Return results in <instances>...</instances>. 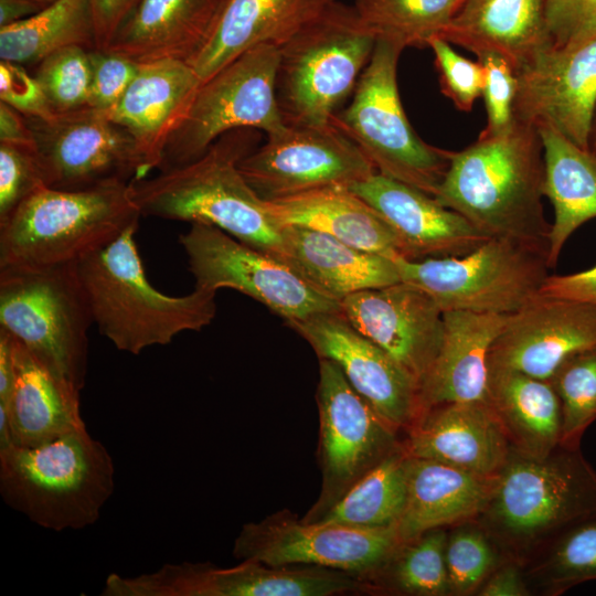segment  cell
Returning a JSON list of instances; mask_svg holds the SVG:
<instances>
[{"instance_id": "681fc988", "label": "cell", "mask_w": 596, "mask_h": 596, "mask_svg": "<svg viewBox=\"0 0 596 596\" xmlns=\"http://www.w3.org/2000/svg\"><path fill=\"white\" fill-rule=\"evenodd\" d=\"M477 596H530L533 595L524 566L504 558L476 592Z\"/></svg>"}, {"instance_id": "f5cc1de1", "label": "cell", "mask_w": 596, "mask_h": 596, "mask_svg": "<svg viewBox=\"0 0 596 596\" xmlns=\"http://www.w3.org/2000/svg\"><path fill=\"white\" fill-rule=\"evenodd\" d=\"M42 8L33 0H0V28L24 20Z\"/></svg>"}, {"instance_id": "7a4b0ae2", "label": "cell", "mask_w": 596, "mask_h": 596, "mask_svg": "<svg viewBox=\"0 0 596 596\" xmlns=\"http://www.w3.org/2000/svg\"><path fill=\"white\" fill-rule=\"evenodd\" d=\"M259 130L240 128L217 138L198 159L152 178L130 182L141 215L204 223L278 258L284 253L280 226L247 183L240 161L259 141Z\"/></svg>"}, {"instance_id": "d4e9b609", "label": "cell", "mask_w": 596, "mask_h": 596, "mask_svg": "<svg viewBox=\"0 0 596 596\" xmlns=\"http://www.w3.org/2000/svg\"><path fill=\"white\" fill-rule=\"evenodd\" d=\"M547 0H462L438 36L478 56L503 57L515 74L551 47Z\"/></svg>"}, {"instance_id": "836d02e7", "label": "cell", "mask_w": 596, "mask_h": 596, "mask_svg": "<svg viewBox=\"0 0 596 596\" xmlns=\"http://www.w3.org/2000/svg\"><path fill=\"white\" fill-rule=\"evenodd\" d=\"M73 45L97 50L89 0H55L35 14L0 28V58L25 67Z\"/></svg>"}, {"instance_id": "3957f363", "label": "cell", "mask_w": 596, "mask_h": 596, "mask_svg": "<svg viewBox=\"0 0 596 596\" xmlns=\"http://www.w3.org/2000/svg\"><path fill=\"white\" fill-rule=\"evenodd\" d=\"M595 513L596 471L581 448L558 446L545 457H532L512 447L475 520L504 557L524 566Z\"/></svg>"}, {"instance_id": "44dd1931", "label": "cell", "mask_w": 596, "mask_h": 596, "mask_svg": "<svg viewBox=\"0 0 596 596\" xmlns=\"http://www.w3.org/2000/svg\"><path fill=\"white\" fill-rule=\"evenodd\" d=\"M350 189L387 222L401 243L403 258L458 257L490 238L434 196L381 173Z\"/></svg>"}, {"instance_id": "f1b7e54d", "label": "cell", "mask_w": 596, "mask_h": 596, "mask_svg": "<svg viewBox=\"0 0 596 596\" xmlns=\"http://www.w3.org/2000/svg\"><path fill=\"white\" fill-rule=\"evenodd\" d=\"M13 361L11 395L7 404H0L8 413L13 445L35 447L86 427L79 411V391L14 338Z\"/></svg>"}, {"instance_id": "d6986e66", "label": "cell", "mask_w": 596, "mask_h": 596, "mask_svg": "<svg viewBox=\"0 0 596 596\" xmlns=\"http://www.w3.org/2000/svg\"><path fill=\"white\" fill-rule=\"evenodd\" d=\"M593 347L595 306L538 294L508 316L488 365L549 381L568 358Z\"/></svg>"}, {"instance_id": "e0dca14e", "label": "cell", "mask_w": 596, "mask_h": 596, "mask_svg": "<svg viewBox=\"0 0 596 596\" xmlns=\"http://www.w3.org/2000/svg\"><path fill=\"white\" fill-rule=\"evenodd\" d=\"M315 350L334 362L350 385L396 429L419 416V384L385 350L358 331L340 311L286 322Z\"/></svg>"}, {"instance_id": "5b68a950", "label": "cell", "mask_w": 596, "mask_h": 596, "mask_svg": "<svg viewBox=\"0 0 596 596\" xmlns=\"http://www.w3.org/2000/svg\"><path fill=\"white\" fill-rule=\"evenodd\" d=\"M114 488L113 458L86 427L40 446L0 450L2 500L47 530L93 525Z\"/></svg>"}, {"instance_id": "7dc6e473", "label": "cell", "mask_w": 596, "mask_h": 596, "mask_svg": "<svg viewBox=\"0 0 596 596\" xmlns=\"http://www.w3.org/2000/svg\"><path fill=\"white\" fill-rule=\"evenodd\" d=\"M0 100L25 117H46L53 114L34 75L21 64L2 60Z\"/></svg>"}, {"instance_id": "74e56055", "label": "cell", "mask_w": 596, "mask_h": 596, "mask_svg": "<svg viewBox=\"0 0 596 596\" xmlns=\"http://www.w3.org/2000/svg\"><path fill=\"white\" fill-rule=\"evenodd\" d=\"M462 0H354L361 21L376 39L402 47L428 46Z\"/></svg>"}, {"instance_id": "ba28073f", "label": "cell", "mask_w": 596, "mask_h": 596, "mask_svg": "<svg viewBox=\"0 0 596 596\" xmlns=\"http://www.w3.org/2000/svg\"><path fill=\"white\" fill-rule=\"evenodd\" d=\"M93 323L76 263L0 269V329L79 392Z\"/></svg>"}, {"instance_id": "c3c4849f", "label": "cell", "mask_w": 596, "mask_h": 596, "mask_svg": "<svg viewBox=\"0 0 596 596\" xmlns=\"http://www.w3.org/2000/svg\"><path fill=\"white\" fill-rule=\"evenodd\" d=\"M540 295L572 299L596 307V265L567 275H549Z\"/></svg>"}, {"instance_id": "f546056e", "label": "cell", "mask_w": 596, "mask_h": 596, "mask_svg": "<svg viewBox=\"0 0 596 596\" xmlns=\"http://www.w3.org/2000/svg\"><path fill=\"white\" fill-rule=\"evenodd\" d=\"M265 205L279 226L307 227L365 252L402 257L401 243L387 222L348 187L316 189Z\"/></svg>"}, {"instance_id": "ab89813d", "label": "cell", "mask_w": 596, "mask_h": 596, "mask_svg": "<svg viewBox=\"0 0 596 596\" xmlns=\"http://www.w3.org/2000/svg\"><path fill=\"white\" fill-rule=\"evenodd\" d=\"M445 545L450 595H475L507 557L476 520L449 528Z\"/></svg>"}, {"instance_id": "9a60e30c", "label": "cell", "mask_w": 596, "mask_h": 596, "mask_svg": "<svg viewBox=\"0 0 596 596\" xmlns=\"http://www.w3.org/2000/svg\"><path fill=\"white\" fill-rule=\"evenodd\" d=\"M25 120L49 188L131 182L149 171L136 141L107 111L85 107Z\"/></svg>"}, {"instance_id": "f6af8a7d", "label": "cell", "mask_w": 596, "mask_h": 596, "mask_svg": "<svg viewBox=\"0 0 596 596\" xmlns=\"http://www.w3.org/2000/svg\"><path fill=\"white\" fill-rule=\"evenodd\" d=\"M92 82L88 107L109 113L135 78L139 64L105 50L89 51Z\"/></svg>"}, {"instance_id": "7bdbcfd3", "label": "cell", "mask_w": 596, "mask_h": 596, "mask_svg": "<svg viewBox=\"0 0 596 596\" xmlns=\"http://www.w3.org/2000/svg\"><path fill=\"white\" fill-rule=\"evenodd\" d=\"M435 56L441 93L457 109L470 111L473 103L482 95L483 67L480 62L470 61L454 49L445 39L435 35L428 42Z\"/></svg>"}, {"instance_id": "30bf717a", "label": "cell", "mask_w": 596, "mask_h": 596, "mask_svg": "<svg viewBox=\"0 0 596 596\" xmlns=\"http://www.w3.org/2000/svg\"><path fill=\"white\" fill-rule=\"evenodd\" d=\"M401 281L427 294L443 311L510 315L534 298L551 267L547 251L490 237L458 257H394Z\"/></svg>"}, {"instance_id": "9f6ffc18", "label": "cell", "mask_w": 596, "mask_h": 596, "mask_svg": "<svg viewBox=\"0 0 596 596\" xmlns=\"http://www.w3.org/2000/svg\"><path fill=\"white\" fill-rule=\"evenodd\" d=\"M33 1L36 2V3H39V4L42 6V7H45V6L52 3V2L55 1V0H33Z\"/></svg>"}, {"instance_id": "f907efd6", "label": "cell", "mask_w": 596, "mask_h": 596, "mask_svg": "<svg viewBox=\"0 0 596 596\" xmlns=\"http://www.w3.org/2000/svg\"><path fill=\"white\" fill-rule=\"evenodd\" d=\"M138 0H89L95 30L97 50H105L116 30Z\"/></svg>"}, {"instance_id": "484cf974", "label": "cell", "mask_w": 596, "mask_h": 596, "mask_svg": "<svg viewBox=\"0 0 596 596\" xmlns=\"http://www.w3.org/2000/svg\"><path fill=\"white\" fill-rule=\"evenodd\" d=\"M508 316L444 311L438 353L419 382L421 414L445 403H488L489 352Z\"/></svg>"}, {"instance_id": "2e32d148", "label": "cell", "mask_w": 596, "mask_h": 596, "mask_svg": "<svg viewBox=\"0 0 596 596\" xmlns=\"http://www.w3.org/2000/svg\"><path fill=\"white\" fill-rule=\"evenodd\" d=\"M241 173L263 201L327 187H348L375 173L361 148L333 121L287 125L244 157Z\"/></svg>"}, {"instance_id": "bcb514c9", "label": "cell", "mask_w": 596, "mask_h": 596, "mask_svg": "<svg viewBox=\"0 0 596 596\" xmlns=\"http://www.w3.org/2000/svg\"><path fill=\"white\" fill-rule=\"evenodd\" d=\"M551 47H564L596 34V0H547Z\"/></svg>"}, {"instance_id": "4316f807", "label": "cell", "mask_w": 596, "mask_h": 596, "mask_svg": "<svg viewBox=\"0 0 596 596\" xmlns=\"http://www.w3.org/2000/svg\"><path fill=\"white\" fill-rule=\"evenodd\" d=\"M280 257L307 284L336 301L401 281L394 258L353 247L328 234L297 225L280 226Z\"/></svg>"}, {"instance_id": "6da1fadb", "label": "cell", "mask_w": 596, "mask_h": 596, "mask_svg": "<svg viewBox=\"0 0 596 596\" xmlns=\"http://www.w3.org/2000/svg\"><path fill=\"white\" fill-rule=\"evenodd\" d=\"M543 146L538 128L520 121L504 134L479 137L450 151L434 198L489 237L520 241L549 253Z\"/></svg>"}, {"instance_id": "83f0119b", "label": "cell", "mask_w": 596, "mask_h": 596, "mask_svg": "<svg viewBox=\"0 0 596 596\" xmlns=\"http://www.w3.org/2000/svg\"><path fill=\"white\" fill-rule=\"evenodd\" d=\"M334 0H228L202 52L189 64L204 82L245 51L285 44Z\"/></svg>"}, {"instance_id": "db71d44e", "label": "cell", "mask_w": 596, "mask_h": 596, "mask_svg": "<svg viewBox=\"0 0 596 596\" xmlns=\"http://www.w3.org/2000/svg\"><path fill=\"white\" fill-rule=\"evenodd\" d=\"M13 445L7 409L0 405V450Z\"/></svg>"}, {"instance_id": "ee69618b", "label": "cell", "mask_w": 596, "mask_h": 596, "mask_svg": "<svg viewBox=\"0 0 596 596\" xmlns=\"http://www.w3.org/2000/svg\"><path fill=\"white\" fill-rule=\"evenodd\" d=\"M483 67L482 96L487 110V126L479 137L504 134L514 124L513 105L517 93V74L500 55L487 53L478 56Z\"/></svg>"}, {"instance_id": "ffe728a7", "label": "cell", "mask_w": 596, "mask_h": 596, "mask_svg": "<svg viewBox=\"0 0 596 596\" xmlns=\"http://www.w3.org/2000/svg\"><path fill=\"white\" fill-rule=\"evenodd\" d=\"M340 308L358 331L419 384L438 353L444 331V311L427 294L398 281L350 295Z\"/></svg>"}, {"instance_id": "4fadbf2b", "label": "cell", "mask_w": 596, "mask_h": 596, "mask_svg": "<svg viewBox=\"0 0 596 596\" xmlns=\"http://www.w3.org/2000/svg\"><path fill=\"white\" fill-rule=\"evenodd\" d=\"M180 235L195 287L235 289L259 301L285 322L340 311V302L307 284L283 259L204 223Z\"/></svg>"}, {"instance_id": "b9f144b4", "label": "cell", "mask_w": 596, "mask_h": 596, "mask_svg": "<svg viewBox=\"0 0 596 596\" xmlns=\"http://www.w3.org/2000/svg\"><path fill=\"white\" fill-rule=\"evenodd\" d=\"M46 187L32 143L0 142V224L33 193Z\"/></svg>"}, {"instance_id": "9c48e42d", "label": "cell", "mask_w": 596, "mask_h": 596, "mask_svg": "<svg viewBox=\"0 0 596 596\" xmlns=\"http://www.w3.org/2000/svg\"><path fill=\"white\" fill-rule=\"evenodd\" d=\"M403 50L376 39L351 103L332 121L361 148L377 173L434 196L448 169L450 151L425 142L408 121L397 87Z\"/></svg>"}, {"instance_id": "1f68e13d", "label": "cell", "mask_w": 596, "mask_h": 596, "mask_svg": "<svg viewBox=\"0 0 596 596\" xmlns=\"http://www.w3.org/2000/svg\"><path fill=\"white\" fill-rule=\"evenodd\" d=\"M543 146L544 196L554 211L549 237L547 262L551 268L570 236L596 217V155L551 127L540 126Z\"/></svg>"}, {"instance_id": "8d00e7d4", "label": "cell", "mask_w": 596, "mask_h": 596, "mask_svg": "<svg viewBox=\"0 0 596 596\" xmlns=\"http://www.w3.org/2000/svg\"><path fill=\"white\" fill-rule=\"evenodd\" d=\"M533 594L557 596L596 579V513L570 526L524 565Z\"/></svg>"}, {"instance_id": "7402d4cb", "label": "cell", "mask_w": 596, "mask_h": 596, "mask_svg": "<svg viewBox=\"0 0 596 596\" xmlns=\"http://www.w3.org/2000/svg\"><path fill=\"white\" fill-rule=\"evenodd\" d=\"M405 433L403 446L411 457L435 460L488 478L499 472L512 448L487 402L429 407Z\"/></svg>"}, {"instance_id": "4dcf8cb0", "label": "cell", "mask_w": 596, "mask_h": 596, "mask_svg": "<svg viewBox=\"0 0 596 596\" xmlns=\"http://www.w3.org/2000/svg\"><path fill=\"white\" fill-rule=\"evenodd\" d=\"M492 477L409 456L406 504L396 524L400 541L475 520L487 502Z\"/></svg>"}, {"instance_id": "d6a6232c", "label": "cell", "mask_w": 596, "mask_h": 596, "mask_svg": "<svg viewBox=\"0 0 596 596\" xmlns=\"http://www.w3.org/2000/svg\"><path fill=\"white\" fill-rule=\"evenodd\" d=\"M488 404L518 451L545 457L561 446V402L550 381L489 370Z\"/></svg>"}, {"instance_id": "277c9868", "label": "cell", "mask_w": 596, "mask_h": 596, "mask_svg": "<svg viewBox=\"0 0 596 596\" xmlns=\"http://www.w3.org/2000/svg\"><path fill=\"white\" fill-rule=\"evenodd\" d=\"M137 230L76 263L99 333L135 355L169 344L183 331H200L216 315L215 291L195 287L175 297L150 284L135 242Z\"/></svg>"}, {"instance_id": "7c38bea8", "label": "cell", "mask_w": 596, "mask_h": 596, "mask_svg": "<svg viewBox=\"0 0 596 596\" xmlns=\"http://www.w3.org/2000/svg\"><path fill=\"white\" fill-rule=\"evenodd\" d=\"M318 461L321 490L304 518L315 523L370 470L403 446L386 422L347 381L339 366L319 359Z\"/></svg>"}, {"instance_id": "f35d334b", "label": "cell", "mask_w": 596, "mask_h": 596, "mask_svg": "<svg viewBox=\"0 0 596 596\" xmlns=\"http://www.w3.org/2000/svg\"><path fill=\"white\" fill-rule=\"evenodd\" d=\"M549 381L561 402V446L581 448L583 435L596 421V347L568 358Z\"/></svg>"}, {"instance_id": "ac0fdd59", "label": "cell", "mask_w": 596, "mask_h": 596, "mask_svg": "<svg viewBox=\"0 0 596 596\" xmlns=\"http://www.w3.org/2000/svg\"><path fill=\"white\" fill-rule=\"evenodd\" d=\"M596 108V34L549 47L517 73L514 120L547 126L589 149Z\"/></svg>"}, {"instance_id": "52a82bcc", "label": "cell", "mask_w": 596, "mask_h": 596, "mask_svg": "<svg viewBox=\"0 0 596 596\" xmlns=\"http://www.w3.org/2000/svg\"><path fill=\"white\" fill-rule=\"evenodd\" d=\"M375 42L353 4L334 0L279 46L276 94L285 123H331L353 93Z\"/></svg>"}, {"instance_id": "603a6c76", "label": "cell", "mask_w": 596, "mask_h": 596, "mask_svg": "<svg viewBox=\"0 0 596 596\" xmlns=\"http://www.w3.org/2000/svg\"><path fill=\"white\" fill-rule=\"evenodd\" d=\"M228 0H138L105 51L138 64L192 62L210 41Z\"/></svg>"}, {"instance_id": "11a10c76", "label": "cell", "mask_w": 596, "mask_h": 596, "mask_svg": "<svg viewBox=\"0 0 596 596\" xmlns=\"http://www.w3.org/2000/svg\"><path fill=\"white\" fill-rule=\"evenodd\" d=\"M589 150L596 155V108L593 116L590 132H589Z\"/></svg>"}, {"instance_id": "816d5d0a", "label": "cell", "mask_w": 596, "mask_h": 596, "mask_svg": "<svg viewBox=\"0 0 596 596\" xmlns=\"http://www.w3.org/2000/svg\"><path fill=\"white\" fill-rule=\"evenodd\" d=\"M0 142L32 143L25 117L0 102Z\"/></svg>"}, {"instance_id": "5bb4252c", "label": "cell", "mask_w": 596, "mask_h": 596, "mask_svg": "<svg viewBox=\"0 0 596 596\" xmlns=\"http://www.w3.org/2000/svg\"><path fill=\"white\" fill-rule=\"evenodd\" d=\"M396 525L361 528L310 523L288 510L243 525L233 555L273 566H317L341 571L368 584L400 546Z\"/></svg>"}, {"instance_id": "8992f818", "label": "cell", "mask_w": 596, "mask_h": 596, "mask_svg": "<svg viewBox=\"0 0 596 596\" xmlns=\"http://www.w3.org/2000/svg\"><path fill=\"white\" fill-rule=\"evenodd\" d=\"M140 216L130 182L44 187L0 224V269L75 264L138 227Z\"/></svg>"}, {"instance_id": "cb8c5ba5", "label": "cell", "mask_w": 596, "mask_h": 596, "mask_svg": "<svg viewBox=\"0 0 596 596\" xmlns=\"http://www.w3.org/2000/svg\"><path fill=\"white\" fill-rule=\"evenodd\" d=\"M201 84L187 62L139 64L135 78L108 113L136 141L149 171L158 169L169 137L185 116Z\"/></svg>"}, {"instance_id": "8fae6325", "label": "cell", "mask_w": 596, "mask_h": 596, "mask_svg": "<svg viewBox=\"0 0 596 596\" xmlns=\"http://www.w3.org/2000/svg\"><path fill=\"white\" fill-rule=\"evenodd\" d=\"M279 49L256 45L200 85L185 116L169 137L158 171L189 163L222 135L252 128L266 136L285 128L276 84Z\"/></svg>"}, {"instance_id": "60d3db41", "label": "cell", "mask_w": 596, "mask_h": 596, "mask_svg": "<svg viewBox=\"0 0 596 596\" xmlns=\"http://www.w3.org/2000/svg\"><path fill=\"white\" fill-rule=\"evenodd\" d=\"M88 49L79 45L61 49L34 66L53 114L88 107L92 68Z\"/></svg>"}, {"instance_id": "e575fe53", "label": "cell", "mask_w": 596, "mask_h": 596, "mask_svg": "<svg viewBox=\"0 0 596 596\" xmlns=\"http://www.w3.org/2000/svg\"><path fill=\"white\" fill-rule=\"evenodd\" d=\"M408 461L402 446L362 477L318 522L361 528L396 525L406 504Z\"/></svg>"}, {"instance_id": "d590c367", "label": "cell", "mask_w": 596, "mask_h": 596, "mask_svg": "<svg viewBox=\"0 0 596 596\" xmlns=\"http://www.w3.org/2000/svg\"><path fill=\"white\" fill-rule=\"evenodd\" d=\"M448 528L427 531L401 543L368 579L371 592L411 596H451L445 562Z\"/></svg>"}]
</instances>
